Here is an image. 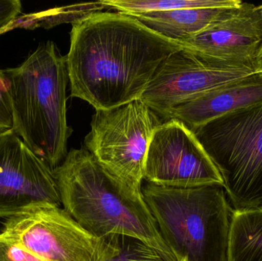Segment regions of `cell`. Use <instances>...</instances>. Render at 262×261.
<instances>
[{
    "label": "cell",
    "mask_w": 262,
    "mask_h": 261,
    "mask_svg": "<svg viewBox=\"0 0 262 261\" xmlns=\"http://www.w3.org/2000/svg\"><path fill=\"white\" fill-rule=\"evenodd\" d=\"M43 205L61 207L53 170L13 130L0 134V219Z\"/></svg>",
    "instance_id": "obj_10"
},
{
    "label": "cell",
    "mask_w": 262,
    "mask_h": 261,
    "mask_svg": "<svg viewBox=\"0 0 262 261\" xmlns=\"http://www.w3.org/2000/svg\"><path fill=\"white\" fill-rule=\"evenodd\" d=\"M115 238L118 251L107 261H177L138 239L123 235Z\"/></svg>",
    "instance_id": "obj_16"
},
{
    "label": "cell",
    "mask_w": 262,
    "mask_h": 261,
    "mask_svg": "<svg viewBox=\"0 0 262 261\" xmlns=\"http://www.w3.org/2000/svg\"><path fill=\"white\" fill-rule=\"evenodd\" d=\"M0 261H41L0 234Z\"/></svg>",
    "instance_id": "obj_19"
},
{
    "label": "cell",
    "mask_w": 262,
    "mask_h": 261,
    "mask_svg": "<svg viewBox=\"0 0 262 261\" xmlns=\"http://www.w3.org/2000/svg\"><path fill=\"white\" fill-rule=\"evenodd\" d=\"M12 104V130L52 170L67 156L66 57L55 42H41L21 64L3 69Z\"/></svg>",
    "instance_id": "obj_3"
},
{
    "label": "cell",
    "mask_w": 262,
    "mask_h": 261,
    "mask_svg": "<svg viewBox=\"0 0 262 261\" xmlns=\"http://www.w3.org/2000/svg\"><path fill=\"white\" fill-rule=\"evenodd\" d=\"M105 8L101 1L98 3L73 5L41 12L37 15L38 18H33L35 20H40L41 21V26L49 29L61 23L75 22L94 12H101Z\"/></svg>",
    "instance_id": "obj_17"
},
{
    "label": "cell",
    "mask_w": 262,
    "mask_h": 261,
    "mask_svg": "<svg viewBox=\"0 0 262 261\" xmlns=\"http://www.w3.org/2000/svg\"><path fill=\"white\" fill-rule=\"evenodd\" d=\"M162 122L140 99L111 110H97L84 149L115 179L141 191L148 148Z\"/></svg>",
    "instance_id": "obj_6"
},
{
    "label": "cell",
    "mask_w": 262,
    "mask_h": 261,
    "mask_svg": "<svg viewBox=\"0 0 262 261\" xmlns=\"http://www.w3.org/2000/svg\"><path fill=\"white\" fill-rule=\"evenodd\" d=\"M53 173L61 207L89 232L99 238H134L177 260L159 231L142 190L132 189L115 179L87 150H71Z\"/></svg>",
    "instance_id": "obj_2"
},
{
    "label": "cell",
    "mask_w": 262,
    "mask_h": 261,
    "mask_svg": "<svg viewBox=\"0 0 262 261\" xmlns=\"http://www.w3.org/2000/svg\"><path fill=\"white\" fill-rule=\"evenodd\" d=\"M260 103L262 75L255 73L180 104L166 121L177 120L195 133L213 120Z\"/></svg>",
    "instance_id": "obj_12"
},
{
    "label": "cell",
    "mask_w": 262,
    "mask_h": 261,
    "mask_svg": "<svg viewBox=\"0 0 262 261\" xmlns=\"http://www.w3.org/2000/svg\"><path fill=\"white\" fill-rule=\"evenodd\" d=\"M142 193L177 261H229L234 209L223 186L170 188L147 183Z\"/></svg>",
    "instance_id": "obj_4"
},
{
    "label": "cell",
    "mask_w": 262,
    "mask_h": 261,
    "mask_svg": "<svg viewBox=\"0 0 262 261\" xmlns=\"http://www.w3.org/2000/svg\"><path fill=\"white\" fill-rule=\"evenodd\" d=\"M144 180L170 188L224 186L220 171L195 133L176 119L163 121L152 133Z\"/></svg>",
    "instance_id": "obj_9"
},
{
    "label": "cell",
    "mask_w": 262,
    "mask_h": 261,
    "mask_svg": "<svg viewBox=\"0 0 262 261\" xmlns=\"http://www.w3.org/2000/svg\"><path fill=\"white\" fill-rule=\"evenodd\" d=\"M228 260L262 261V207L234 210Z\"/></svg>",
    "instance_id": "obj_14"
},
{
    "label": "cell",
    "mask_w": 262,
    "mask_h": 261,
    "mask_svg": "<svg viewBox=\"0 0 262 261\" xmlns=\"http://www.w3.org/2000/svg\"><path fill=\"white\" fill-rule=\"evenodd\" d=\"M0 234L41 261H107L118 251L116 235L98 237L55 205L8 218Z\"/></svg>",
    "instance_id": "obj_7"
},
{
    "label": "cell",
    "mask_w": 262,
    "mask_h": 261,
    "mask_svg": "<svg viewBox=\"0 0 262 261\" xmlns=\"http://www.w3.org/2000/svg\"><path fill=\"white\" fill-rule=\"evenodd\" d=\"M240 6L144 12L130 15L154 32L181 42L230 16Z\"/></svg>",
    "instance_id": "obj_13"
},
{
    "label": "cell",
    "mask_w": 262,
    "mask_h": 261,
    "mask_svg": "<svg viewBox=\"0 0 262 261\" xmlns=\"http://www.w3.org/2000/svg\"><path fill=\"white\" fill-rule=\"evenodd\" d=\"M255 73L262 75V46L254 63Z\"/></svg>",
    "instance_id": "obj_21"
},
{
    "label": "cell",
    "mask_w": 262,
    "mask_h": 261,
    "mask_svg": "<svg viewBox=\"0 0 262 261\" xmlns=\"http://www.w3.org/2000/svg\"><path fill=\"white\" fill-rule=\"evenodd\" d=\"M194 133L220 171L234 210L262 207V103L213 120Z\"/></svg>",
    "instance_id": "obj_5"
},
{
    "label": "cell",
    "mask_w": 262,
    "mask_h": 261,
    "mask_svg": "<svg viewBox=\"0 0 262 261\" xmlns=\"http://www.w3.org/2000/svg\"><path fill=\"white\" fill-rule=\"evenodd\" d=\"M258 9H259L260 13H261V15L262 17V4L261 5V6H258Z\"/></svg>",
    "instance_id": "obj_22"
},
{
    "label": "cell",
    "mask_w": 262,
    "mask_h": 261,
    "mask_svg": "<svg viewBox=\"0 0 262 261\" xmlns=\"http://www.w3.org/2000/svg\"><path fill=\"white\" fill-rule=\"evenodd\" d=\"M101 2L106 8H112L127 15L180 9L234 7L240 6L243 3L239 0H104Z\"/></svg>",
    "instance_id": "obj_15"
},
{
    "label": "cell",
    "mask_w": 262,
    "mask_h": 261,
    "mask_svg": "<svg viewBox=\"0 0 262 261\" xmlns=\"http://www.w3.org/2000/svg\"><path fill=\"white\" fill-rule=\"evenodd\" d=\"M23 12L19 0H0V34L15 21Z\"/></svg>",
    "instance_id": "obj_20"
},
{
    "label": "cell",
    "mask_w": 262,
    "mask_h": 261,
    "mask_svg": "<svg viewBox=\"0 0 262 261\" xmlns=\"http://www.w3.org/2000/svg\"><path fill=\"white\" fill-rule=\"evenodd\" d=\"M178 261H187V260H186V259L183 258V259H181V260H180Z\"/></svg>",
    "instance_id": "obj_23"
},
{
    "label": "cell",
    "mask_w": 262,
    "mask_h": 261,
    "mask_svg": "<svg viewBox=\"0 0 262 261\" xmlns=\"http://www.w3.org/2000/svg\"><path fill=\"white\" fill-rule=\"evenodd\" d=\"M70 38L71 96L96 111L140 99L162 63L183 49L119 12H94L72 23Z\"/></svg>",
    "instance_id": "obj_1"
},
{
    "label": "cell",
    "mask_w": 262,
    "mask_h": 261,
    "mask_svg": "<svg viewBox=\"0 0 262 261\" xmlns=\"http://www.w3.org/2000/svg\"><path fill=\"white\" fill-rule=\"evenodd\" d=\"M255 73L253 64L213 59L183 49L162 63L140 100L165 121L180 104Z\"/></svg>",
    "instance_id": "obj_8"
},
{
    "label": "cell",
    "mask_w": 262,
    "mask_h": 261,
    "mask_svg": "<svg viewBox=\"0 0 262 261\" xmlns=\"http://www.w3.org/2000/svg\"><path fill=\"white\" fill-rule=\"evenodd\" d=\"M203 56L253 64L262 46V17L258 6L243 3L230 16L180 42Z\"/></svg>",
    "instance_id": "obj_11"
},
{
    "label": "cell",
    "mask_w": 262,
    "mask_h": 261,
    "mask_svg": "<svg viewBox=\"0 0 262 261\" xmlns=\"http://www.w3.org/2000/svg\"><path fill=\"white\" fill-rule=\"evenodd\" d=\"M13 128L12 104L4 70L0 69V134Z\"/></svg>",
    "instance_id": "obj_18"
}]
</instances>
